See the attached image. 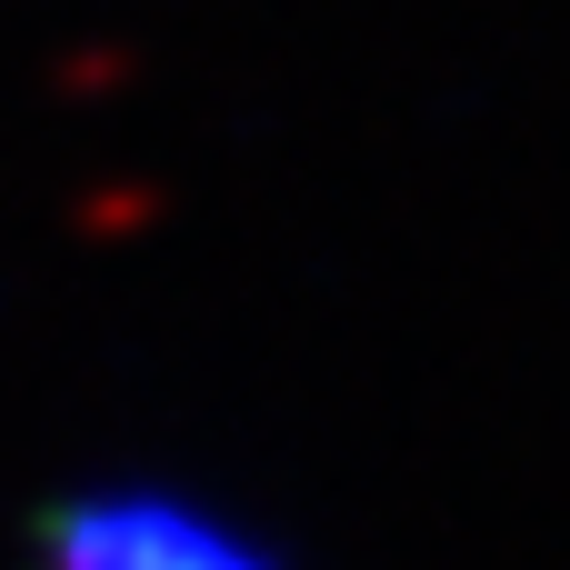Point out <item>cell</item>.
<instances>
[{
  "instance_id": "cell-1",
  "label": "cell",
  "mask_w": 570,
  "mask_h": 570,
  "mask_svg": "<svg viewBox=\"0 0 570 570\" xmlns=\"http://www.w3.org/2000/svg\"><path fill=\"white\" fill-rule=\"evenodd\" d=\"M30 570H291L250 521L160 491V481H90L40 511Z\"/></svg>"
}]
</instances>
